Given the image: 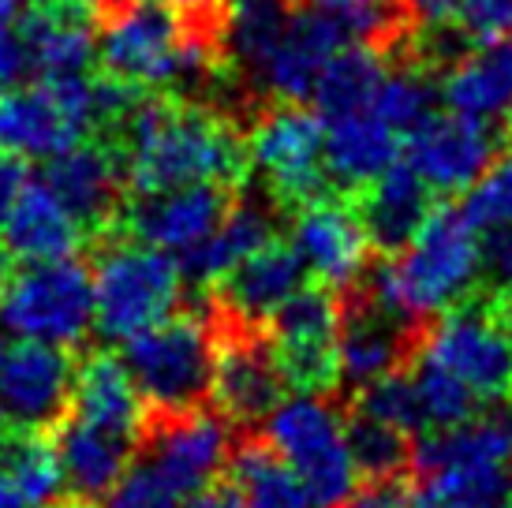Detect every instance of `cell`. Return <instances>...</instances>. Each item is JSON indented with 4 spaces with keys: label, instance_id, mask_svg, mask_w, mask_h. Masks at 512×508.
Returning a JSON list of instances; mask_svg holds the SVG:
<instances>
[{
    "label": "cell",
    "instance_id": "21",
    "mask_svg": "<svg viewBox=\"0 0 512 508\" xmlns=\"http://www.w3.org/2000/svg\"><path fill=\"white\" fill-rule=\"evenodd\" d=\"M348 38V30L337 15L318 12V8H303L296 4L292 23L281 34L277 49L270 60L262 64L255 79V101H311L318 71L326 68V60L341 49Z\"/></svg>",
    "mask_w": 512,
    "mask_h": 508
},
{
    "label": "cell",
    "instance_id": "22",
    "mask_svg": "<svg viewBox=\"0 0 512 508\" xmlns=\"http://www.w3.org/2000/svg\"><path fill=\"white\" fill-rule=\"evenodd\" d=\"M281 217H285V210L266 191H251V195L243 198L236 195L225 213V221L217 225L210 240H202L199 247L176 254V266L184 273V284L214 288L236 262H243L247 254H255L258 247L277 240Z\"/></svg>",
    "mask_w": 512,
    "mask_h": 508
},
{
    "label": "cell",
    "instance_id": "39",
    "mask_svg": "<svg viewBox=\"0 0 512 508\" xmlns=\"http://www.w3.org/2000/svg\"><path fill=\"white\" fill-rule=\"evenodd\" d=\"M464 217L479 228H494V225H512V150L501 154L490 169L468 187V198H464Z\"/></svg>",
    "mask_w": 512,
    "mask_h": 508
},
{
    "label": "cell",
    "instance_id": "31",
    "mask_svg": "<svg viewBox=\"0 0 512 508\" xmlns=\"http://www.w3.org/2000/svg\"><path fill=\"white\" fill-rule=\"evenodd\" d=\"M228 479L236 486L243 508H318L311 490L266 445V438H243L232 449Z\"/></svg>",
    "mask_w": 512,
    "mask_h": 508
},
{
    "label": "cell",
    "instance_id": "49",
    "mask_svg": "<svg viewBox=\"0 0 512 508\" xmlns=\"http://www.w3.org/2000/svg\"><path fill=\"white\" fill-rule=\"evenodd\" d=\"M0 508H30V501L23 497V490L15 486V479L0 467Z\"/></svg>",
    "mask_w": 512,
    "mask_h": 508
},
{
    "label": "cell",
    "instance_id": "41",
    "mask_svg": "<svg viewBox=\"0 0 512 508\" xmlns=\"http://www.w3.org/2000/svg\"><path fill=\"white\" fill-rule=\"evenodd\" d=\"M479 284L490 296L512 292V225L483 228V240H479Z\"/></svg>",
    "mask_w": 512,
    "mask_h": 508
},
{
    "label": "cell",
    "instance_id": "10",
    "mask_svg": "<svg viewBox=\"0 0 512 508\" xmlns=\"http://www.w3.org/2000/svg\"><path fill=\"white\" fill-rule=\"evenodd\" d=\"M273 359L296 393H333L341 385L337 333L341 296L326 284H303L270 322L262 325Z\"/></svg>",
    "mask_w": 512,
    "mask_h": 508
},
{
    "label": "cell",
    "instance_id": "32",
    "mask_svg": "<svg viewBox=\"0 0 512 508\" xmlns=\"http://www.w3.org/2000/svg\"><path fill=\"white\" fill-rule=\"evenodd\" d=\"M397 64H389L382 86L374 94L370 113H378L385 124L393 127L397 135H412L419 124H427L430 116L438 113L441 105V83L438 75L408 57H389Z\"/></svg>",
    "mask_w": 512,
    "mask_h": 508
},
{
    "label": "cell",
    "instance_id": "35",
    "mask_svg": "<svg viewBox=\"0 0 512 508\" xmlns=\"http://www.w3.org/2000/svg\"><path fill=\"white\" fill-rule=\"evenodd\" d=\"M412 445V434H404L397 426L367 419L359 411L348 415V449L363 482L400 479L404 471H412Z\"/></svg>",
    "mask_w": 512,
    "mask_h": 508
},
{
    "label": "cell",
    "instance_id": "37",
    "mask_svg": "<svg viewBox=\"0 0 512 508\" xmlns=\"http://www.w3.org/2000/svg\"><path fill=\"white\" fill-rule=\"evenodd\" d=\"M412 381L427 430H445V426L468 423L475 408H479V396L471 393L464 381L449 374L445 367H438V363L423 359V355H412Z\"/></svg>",
    "mask_w": 512,
    "mask_h": 508
},
{
    "label": "cell",
    "instance_id": "40",
    "mask_svg": "<svg viewBox=\"0 0 512 508\" xmlns=\"http://www.w3.org/2000/svg\"><path fill=\"white\" fill-rule=\"evenodd\" d=\"M105 508H184V494L172 486L150 460H131V467L105 494Z\"/></svg>",
    "mask_w": 512,
    "mask_h": 508
},
{
    "label": "cell",
    "instance_id": "16",
    "mask_svg": "<svg viewBox=\"0 0 512 508\" xmlns=\"http://www.w3.org/2000/svg\"><path fill=\"white\" fill-rule=\"evenodd\" d=\"M501 157L498 124L460 113H434L412 135H404V161L434 195L468 191Z\"/></svg>",
    "mask_w": 512,
    "mask_h": 508
},
{
    "label": "cell",
    "instance_id": "52",
    "mask_svg": "<svg viewBox=\"0 0 512 508\" xmlns=\"http://www.w3.org/2000/svg\"><path fill=\"white\" fill-rule=\"evenodd\" d=\"M12 251H8V247H4V240H0V296H4V288H8V284H12Z\"/></svg>",
    "mask_w": 512,
    "mask_h": 508
},
{
    "label": "cell",
    "instance_id": "7",
    "mask_svg": "<svg viewBox=\"0 0 512 508\" xmlns=\"http://www.w3.org/2000/svg\"><path fill=\"white\" fill-rule=\"evenodd\" d=\"M94 329V277L83 262H30L0 296V333L79 348Z\"/></svg>",
    "mask_w": 512,
    "mask_h": 508
},
{
    "label": "cell",
    "instance_id": "8",
    "mask_svg": "<svg viewBox=\"0 0 512 508\" xmlns=\"http://www.w3.org/2000/svg\"><path fill=\"white\" fill-rule=\"evenodd\" d=\"M247 139V172H255L262 191L285 213L299 210L303 202L326 195V120L299 101H273L258 109Z\"/></svg>",
    "mask_w": 512,
    "mask_h": 508
},
{
    "label": "cell",
    "instance_id": "54",
    "mask_svg": "<svg viewBox=\"0 0 512 508\" xmlns=\"http://www.w3.org/2000/svg\"><path fill=\"white\" fill-rule=\"evenodd\" d=\"M49 508H94L86 497H72V501H57V505H49Z\"/></svg>",
    "mask_w": 512,
    "mask_h": 508
},
{
    "label": "cell",
    "instance_id": "48",
    "mask_svg": "<svg viewBox=\"0 0 512 508\" xmlns=\"http://www.w3.org/2000/svg\"><path fill=\"white\" fill-rule=\"evenodd\" d=\"M184 508H243L240 505V494H236V486H225V482H210V486H202L195 494L187 497Z\"/></svg>",
    "mask_w": 512,
    "mask_h": 508
},
{
    "label": "cell",
    "instance_id": "55",
    "mask_svg": "<svg viewBox=\"0 0 512 508\" xmlns=\"http://www.w3.org/2000/svg\"><path fill=\"white\" fill-rule=\"evenodd\" d=\"M8 434H12V430H8V426H4V419H0V445L8 441Z\"/></svg>",
    "mask_w": 512,
    "mask_h": 508
},
{
    "label": "cell",
    "instance_id": "20",
    "mask_svg": "<svg viewBox=\"0 0 512 508\" xmlns=\"http://www.w3.org/2000/svg\"><path fill=\"white\" fill-rule=\"evenodd\" d=\"M419 333L423 325L374 303L367 292L341 299V333H337L341 385L359 389L382 374L400 370L419 348Z\"/></svg>",
    "mask_w": 512,
    "mask_h": 508
},
{
    "label": "cell",
    "instance_id": "30",
    "mask_svg": "<svg viewBox=\"0 0 512 508\" xmlns=\"http://www.w3.org/2000/svg\"><path fill=\"white\" fill-rule=\"evenodd\" d=\"M385 71H389V53L367 42H344L326 68L318 71L311 101L318 105V116H344V113H363L374 105V94L382 86Z\"/></svg>",
    "mask_w": 512,
    "mask_h": 508
},
{
    "label": "cell",
    "instance_id": "51",
    "mask_svg": "<svg viewBox=\"0 0 512 508\" xmlns=\"http://www.w3.org/2000/svg\"><path fill=\"white\" fill-rule=\"evenodd\" d=\"M404 508H460V505H449V501H441V497H434L415 486V490H408V505Z\"/></svg>",
    "mask_w": 512,
    "mask_h": 508
},
{
    "label": "cell",
    "instance_id": "12",
    "mask_svg": "<svg viewBox=\"0 0 512 508\" xmlns=\"http://www.w3.org/2000/svg\"><path fill=\"white\" fill-rule=\"evenodd\" d=\"M75 363L68 348L0 333V419L12 434H45L68 415Z\"/></svg>",
    "mask_w": 512,
    "mask_h": 508
},
{
    "label": "cell",
    "instance_id": "23",
    "mask_svg": "<svg viewBox=\"0 0 512 508\" xmlns=\"http://www.w3.org/2000/svg\"><path fill=\"white\" fill-rule=\"evenodd\" d=\"M404 157V135H397L378 113H344L326 120V165L329 191L356 198L363 187H370L382 172H389Z\"/></svg>",
    "mask_w": 512,
    "mask_h": 508
},
{
    "label": "cell",
    "instance_id": "38",
    "mask_svg": "<svg viewBox=\"0 0 512 508\" xmlns=\"http://www.w3.org/2000/svg\"><path fill=\"white\" fill-rule=\"evenodd\" d=\"M352 411L367 415V419H378V423H389L404 430V434H427V423H423V411H419V396H415V381L412 370H393V374H382V378L367 381L352 389Z\"/></svg>",
    "mask_w": 512,
    "mask_h": 508
},
{
    "label": "cell",
    "instance_id": "15",
    "mask_svg": "<svg viewBox=\"0 0 512 508\" xmlns=\"http://www.w3.org/2000/svg\"><path fill=\"white\" fill-rule=\"evenodd\" d=\"M143 441L146 460L184 497L221 479L228 471L232 449H236L232 423L217 408H187L172 411V415H154V423H146Z\"/></svg>",
    "mask_w": 512,
    "mask_h": 508
},
{
    "label": "cell",
    "instance_id": "17",
    "mask_svg": "<svg viewBox=\"0 0 512 508\" xmlns=\"http://www.w3.org/2000/svg\"><path fill=\"white\" fill-rule=\"evenodd\" d=\"M232 198H236V187L214 184V180L169 187V191H154V195H135L131 202H124L116 228H124L128 236L161 247L176 258L214 236L217 225L225 221Z\"/></svg>",
    "mask_w": 512,
    "mask_h": 508
},
{
    "label": "cell",
    "instance_id": "26",
    "mask_svg": "<svg viewBox=\"0 0 512 508\" xmlns=\"http://www.w3.org/2000/svg\"><path fill=\"white\" fill-rule=\"evenodd\" d=\"M0 240L23 262H60L83 251L86 228L72 217V210L60 202L42 180H27L15 198L8 221L0 228Z\"/></svg>",
    "mask_w": 512,
    "mask_h": 508
},
{
    "label": "cell",
    "instance_id": "29",
    "mask_svg": "<svg viewBox=\"0 0 512 508\" xmlns=\"http://www.w3.org/2000/svg\"><path fill=\"white\" fill-rule=\"evenodd\" d=\"M68 415H79L86 423H98L105 430H116V434H128L135 441H143L146 423H150L143 396L135 389L124 359L109 352L86 355L75 367Z\"/></svg>",
    "mask_w": 512,
    "mask_h": 508
},
{
    "label": "cell",
    "instance_id": "5",
    "mask_svg": "<svg viewBox=\"0 0 512 508\" xmlns=\"http://www.w3.org/2000/svg\"><path fill=\"white\" fill-rule=\"evenodd\" d=\"M94 329L105 340H128L169 318L184 292V273L161 247L105 232L94 258Z\"/></svg>",
    "mask_w": 512,
    "mask_h": 508
},
{
    "label": "cell",
    "instance_id": "28",
    "mask_svg": "<svg viewBox=\"0 0 512 508\" xmlns=\"http://www.w3.org/2000/svg\"><path fill=\"white\" fill-rule=\"evenodd\" d=\"M356 210L363 217L370 247L382 254H397L419 232V225L427 221V213L434 210V191L400 157L393 169L382 172L374 184L359 191Z\"/></svg>",
    "mask_w": 512,
    "mask_h": 508
},
{
    "label": "cell",
    "instance_id": "18",
    "mask_svg": "<svg viewBox=\"0 0 512 508\" xmlns=\"http://www.w3.org/2000/svg\"><path fill=\"white\" fill-rule=\"evenodd\" d=\"M288 381L273 359V348L262 329H240L221 322V344H217L214 367V396L217 411L232 426L266 423L281 400Z\"/></svg>",
    "mask_w": 512,
    "mask_h": 508
},
{
    "label": "cell",
    "instance_id": "43",
    "mask_svg": "<svg viewBox=\"0 0 512 508\" xmlns=\"http://www.w3.org/2000/svg\"><path fill=\"white\" fill-rule=\"evenodd\" d=\"M27 75H30V57L23 34L12 23H0V90H12Z\"/></svg>",
    "mask_w": 512,
    "mask_h": 508
},
{
    "label": "cell",
    "instance_id": "46",
    "mask_svg": "<svg viewBox=\"0 0 512 508\" xmlns=\"http://www.w3.org/2000/svg\"><path fill=\"white\" fill-rule=\"evenodd\" d=\"M27 180L30 176H27V169H23V157L0 150V228L8 221V213H12L15 198H19V191H23Z\"/></svg>",
    "mask_w": 512,
    "mask_h": 508
},
{
    "label": "cell",
    "instance_id": "45",
    "mask_svg": "<svg viewBox=\"0 0 512 508\" xmlns=\"http://www.w3.org/2000/svg\"><path fill=\"white\" fill-rule=\"evenodd\" d=\"M468 0H400L412 27H453Z\"/></svg>",
    "mask_w": 512,
    "mask_h": 508
},
{
    "label": "cell",
    "instance_id": "4",
    "mask_svg": "<svg viewBox=\"0 0 512 508\" xmlns=\"http://www.w3.org/2000/svg\"><path fill=\"white\" fill-rule=\"evenodd\" d=\"M221 318L214 307L176 314L154 322L150 329L124 340V367H128L143 404L154 415L202 408L214 389Z\"/></svg>",
    "mask_w": 512,
    "mask_h": 508
},
{
    "label": "cell",
    "instance_id": "44",
    "mask_svg": "<svg viewBox=\"0 0 512 508\" xmlns=\"http://www.w3.org/2000/svg\"><path fill=\"white\" fill-rule=\"evenodd\" d=\"M404 505H408V490L400 486V479H385V482L356 486L337 508H404Z\"/></svg>",
    "mask_w": 512,
    "mask_h": 508
},
{
    "label": "cell",
    "instance_id": "19",
    "mask_svg": "<svg viewBox=\"0 0 512 508\" xmlns=\"http://www.w3.org/2000/svg\"><path fill=\"white\" fill-rule=\"evenodd\" d=\"M307 266L292 243L273 240L247 254L210 288V307L225 325L262 329L307 284Z\"/></svg>",
    "mask_w": 512,
    "mask_h": 508
},
{
    "label": "cell",
    "instance_id": "50",
    "mask_svg": "<svg viewBox=\"0 0 512 508\" xmlns=\"http://www.w3.org/2000/svg\"><path fill=\"white\" fill-rule=\"evenodd\" d=\"M490 307H494V318L501 322V329H505V337H509V344H512V292L494 296L490 299Z\"/></svg>",
    "mask_w": 512,
    "mask_h": 508
},
{
    "label": "cell",
    "instance_id": "36",
    "mask_svg": "<svg viewBox=\"0 0 512 508\" xmlns=\"http://www.w3.org/2000/svg\"><path fill=\"white\" fill-rule=\"evenodd\" d=\"M296 4L337 15L352 42L378 45L385 53H393L404 42V34L412 30L400 0H296Z\"/></svg>",
    "mask_w": 512,
    "mask_h": 508
},
{
    "label": "cell",
    "instance_id": "25",
    "mask_svg": "<svg viewBox=\"0 0 512 508\" xmlns=\"http://www.w3.org/2000/svg\"><path fill=\"white\" fill-rule=\"evenodd\" d=\"M441 105L483 124L512 120V38L475 42L441 71Z\"/></svg>",
    "mask_w": 512,
    "mask_h": 508
},
{
    "label": "cell",
    "instance_id": "24",
    "mask_svg": "<svg viewBox=\"0 0 512 508\" xmlns=\"http://www.w3.org/2000/svg\"><path fill=\"white\" fill-rule=\"evenodd\" d=\"M19 34L27 42L30 75L38 83H68L98 68V19L64 8L27 4L19 15Z\"/></svg>",
    "mask_w": 512,
    "mask_h": 508
},
{
    "label": "cell",
    "instance_id": "11",
    "mask_svg": "<svg viewBox=\"0 0 512 508\" xmlns=\"http://www.w3.org/2000/svg\"><path fill=\"white\" fill-rule=\"evenodd\" d=\"M415 355L456 374L479 400H512V344L490 303L479 307L468 299L438 314V322L419 333Z\"/></svg>",
    "mask_w": 512,
    "mask_h": 508
},
{
    "label": "cell",
    "instance_id": "34",
    "mask_svg": "<svg viewBox=\"0 0 512 508\" xmlns=\"http://www.w3.org/2000/svg\"><path fill=\"white\" fill-rule=\"evenodd\" d=\"M0 452H4L0 467L15 479V486L23 490L30 508L57 505L68 482H64V467H60L53 441H45L42 434H8Z\"/></svg>",
    "mask_w": 512,
    "mask_h": 508
},
{
    "label": "cell",
    "instance_id": "13",
    "mask_svg": "<svg viewBox=\"0 0 512 508\" xmlns=\"http://www.w3.org/2000/svg\"><path fill=\"white\" fill-rule=\"evenodd\" d=\"M38 180L72 210V217L86 232H116L124 195H128V176H124L120 146L113 139L86 135L72 142L68 150L45 161Z\"/></svg>",
    "mask_w": 512,
    "mask_h": 508
},
{
    "label": "cell",
    "instance_id": "47",
    "mask_svg": "<svg viewBox=\"0 0 512 508\" xmlns=\"http://www.w3.org/2000/svg\"><path fill=\"white\" fill-rule=\"evenodd\" d=\"M169 4L176 12H184L199 30L217 38V23H221V12H225V0H169Z\"/></svg>",
    "mask_w": 512,
    "mask_h": 508
},
{
    "label": "cell",
    "instance_id": "9",
    "mask_svg": "<svg viewBox=\"0 0 512 508\" xmlns=\"http://www.w3.org/2000/svg\"><path fill=\"white\" fill-rule=\"evenodd\" d=\"M94 135V75L68 83L0 90V150L23 161H49Z\"/></svg>",
    "mask_w": 512,
    "mask_h": 508
},
{
    "label": "cell",
    "instance_id": "6",
    "mask_svg": "<svg viewBox=\"0 0 512 508\" xmlns=\"http://www.w3.org/2000/svg\"><path fill=\"white\" fill-rule=\"evenodd\" d=\"M262 438L296 475L318 508H337L359 486V471L348 449V415L329 393L285 396L266 415Z\"/></svg>",
    "mask_w": 512,
    "mask_h": 508
},
{
    "label": "cell",
    "instance_id": "3",
    "mask_svg": "<svg viewBox=\"0 0 512 508\" xmlns=\"http://www.w3.org/2000/svg\"><path fill=\"white\" fill-rule=\"evenodd\" d=\"M479 288V228L460 206H434L412 240L393 258L370 269L367 292L374 303L427 322L468 303Z\"/></svg>",
    "mask_w": 512,
    "mask_h": 508
},
{
    "label": "cell",
    "instance_id": "27",
    "mask_svg": "<svg viewBox=\"0 0 512 508\" xmlns=\"http://www.w3.org/2000/svg\"><path fill=\"white\" fill-rule=\"evenodd\" d=\"M57 456L64 467V482L75 497H105L113 490V482L124 475L135 460L139 441L128 434L105 430L98 423H86L79 415H64L57 423Z\"/></svg>",
    "mask_w": 512,
    "mask_h": 508
},
{
    "label": "cell",
    "instance_id": "1",
    "mask_svg": "<svg viewBox=\"0 0 512 508\" xmlns=\"http://www.w3.org/2000/svg\"><path fill=\"white\" fill-rule=\"evenodd\" d=\"M131 195L184 184H240L247 176V139L240 120L176 94H143L116 135Z\"/></svg>",
    "mask_w": 512,
    "mask_h": 508
},
{
    "label": "cell",
    "instance_id": "2",
    "mask_svg": "<svg viewBox=\"0 0 512 508\" xmlns=\"http://www.w3.org/2000/svg\"><path fill=\"white\" fill-rule=\"evenodd\" d=\"M98 68L146 94L221 90L225 83L217 38L169 0H109L98 23Z\"/></svg>",
    "mask_w": 512,
    "mask_h": 508
},
{
    "label": "cell",
    "instance_id": "14",
    "mask_svg": "<svg viewBox=\"0 0 512 508\" xmlns=\"http://www.w3.org/2000/svg\"><path fill=\"white\" fill-rule=\"evenodd\" d=\"M292 213H296L292 217V247L303 258L307 273L333 292H348L363 277L367 258L374 251L363 217L356 210V198L326 191Z\"/></svg>",
    "mask_w": 512,
    "mask_h": 508
},
{
    "label": "cell",
    "instance_id": "33",
    "mask_svg": "<svg viewBox=\"0 0 512 508\" xmlns=\"http://www.w3.org/2000/svg\"><path fill=\"white\" fill-rule=\"evenodd\" d=\"M415 486L460 508H512L509 464H453L415 475Z\"/></svg>",
    "mask_w": 512,
    "mask_h": 508
},
{
    "label": "cell",
    "instance_id": "42",
    "mask_svg": "<svg viewBox=\"0 0 512 508\" xmlns=\"http://www.w3.org/2000/svg\"><path fill=\"white\" fill-rule=\"evenodd\" d=\"M468 42L512 38V0H468L453 23Z\"/></svg>",
    "mask_w": 512,
    "mask_h": 508
},
{
    "label": "cell",
    "instance_id": "53",
    "mask_svg": "<svg viewBox=\"0 0 512 508\" xmlns=\"http://www.w3.org/2000/svg\"><path fill=\"white\" fill-rule=\"evenodd\" d=\"M27 12V0H0V23H12Z\"/></svg>",
    "mask_w": 512,
    "mask_h": 508
}]
</instances>
